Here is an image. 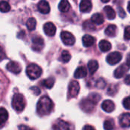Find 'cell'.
Listing matches in <instances>:
<instances>
[{"label":"cell","instance_id":"cell-37","mask_svg":"<svg viewBox=\"0 0 130 130\" xmlns=\"http://www.w3.org/2000/svg\"><path fill=\"white\" fill-rule=\"evenodd\" d=\"M118 11H119V14H120V16L121 18H125V16H126V12H125V11L123 10V8H118Z\"/></svg>","mask_w":130,"mask_h":130},{"label":"cell","instance_id":"cell-38","mask_svg":"<svg viewBox=\"0 0 130 130\" xmlns=\"http://www.w3.org/2000/svg\"><path fill=\"white\" fill-rule=\"evenodd\" d=\"M125 83L128 85H130V75H126V77L125 78V80H124Z\"/></svg>","mask_w":130,"mask_h":130},{"label":"cell","instance_id":"cell-6","mask_svg":"<svg viewBox=\"0 0 130 130\" xmlns=\"http://www.w3.org/2000/svg\"><path fill=\"white\" fill-rule=\"evenodd\" d=\"M122 59V55L119 52H113L110 53L107 56V62L110 65H116L120 62Z\"/></svg>","mask_w":130,"mask_h":130},{"label":"cell","instance_id":"cell-23","mask_svg":"<svg viewBox=\"0 0 130 130\" xmlns=\"http://www.w3.org/2000/svg\"><path fill=\"white\" fill-rule=\"evenodd\" d=\"M8 118V111L5 108L1 107L0 108V126L4 124L7 121Z\"/></svg>","mask_w":130,"mask_h":130},{"label":"cell","instance_id":"cell-10","mask_svg":"<svg viewBox=\"0 0 130 130\" xmlns=\"http://www.w3.org/2000/svg\"><path fill=\"white\" fill-rule=\"evenodd\" d=\"M6 68L9 72L14 74H18L21 71V66L17 62H9L7 64Z\"/></svg>","mask_w":130,"mask_h":130},{"label":"cell","instance_id":"cell-12","mask_svg":"<svg viewBox=\"0 0 130 130\" xmlns=\"http://www.w3.org/2000/svg\"><path fill=\"white\" fill-rule=\"evenodd\" d=\"M119 123L120 126L123 128L130 127V113H126L120 115L119 118Z\"/></svg>","mask_w":130,"mask_h":130},{"label":"cell","instance_id":"cell-27","mask_svg":"<svg viewBox=\"0 0 130 130\" xmlns=\"http://www.w3.org/2000/svg\"><path fill=\"white\" fill-rule=\"evenodd\" d=\"M11 9V6L9 5V3L5 0H1L0 1V11L5 13L9 11Z\"/></svg>","mask_w":130,"mask_h":130},{"label":"cell","instance_id":"cell-25","mask_svg":"<svg viewBox=\"0 0 130 130\" xmlns=\"http://www.w3.org/2000/svg\"><path fill=\"white\" fill-rule=\"evenodd\" d=\"M53 128L56 129H70L69 123L64 122V120H60L57 124L54 126Z\"/></svg>","mask_w":130,"mask_h":130},{"label":"cell","instance_id":"cell-40","mask_svg":"<svg viewBox=\"0 0 130 130\" xmlns=\"http://www.w3.org/2000/svg\"><path fill=\"white\" fill-rule=\"evenodd\" d=\"M84 129H94V128L91 126H85L84 127Z\"/></svg>","mask_w":130,"mask_h":130},{"label":"cell","instance_id":"cell-20","mask_svg":"<svg viewBox=\"0 0 130 130\" xmlns=\"http://www.w3.org/2000/svg\"><path fill=\"white\" fill-rule=\"evenodd\" d=\"M91 21L93 24L100 25V24H102L104 22V18H103V16L101 14L96 13V14H93V16L91 17Z\"/></svg>","mask_w":130,"mask_h":130},{"label":"cell","instance_id":"cell-43","mask_svg":"<svg viewBox=\"0 0 130 130\" xmlns=\"http://www.w3.org/2000/svg\"><path fill=\"white\" fill-rule=\"evenodd\" d=\"M1 53H2V50H1V48H0V57H1Z\"/></svg>","mask_w":130,"mask_h":130},{"label":"cell","instance_id":"cell-16","mask_svg":"<svg viewBox=\"0 0 130 130\" xmlns=\"http://www.w3.org/2000/svg\"><path fill=\"white\" fill-rule=\"evenodd\" d=\"M83 44L85 47H90L91 46H93L95 42H96V39L95 37H93L91 35L89 34H86L83 37Z\"/></svg>","mask_w":130,"mask_h":130},{"label":"cell","instance_id":"cell-29","mask_svg":"<svg viewBox=\"0 0 130 130\" xmlns=\"http://www.w3.org/2000/svg\"><path fill=\"white\" fill-rule=\"evenodd\" d=\"M71 59V55L70 53V52L68 50H64L62 51L61 56V59L63 62L67 63Z\"/></svg>","mask_w":130,"mask_h":130},{"label":"cell","instance_id":"cell-35","mask_svg":"<svg viewBox=\"0 0 130 130\" xmlns=\"http://www.w3.org/2000/svg\"><path fill=\"white\" fill-rule=\"evenodd\" d=\"M124 38L126 40H130V26H127L124 30Z\"/></svg>","mask_w":130,"mask_h":130},{"label":"cell","instance_id":"cell-7","mask_svg":"<svg viewBox=\"0 0 130 130\" xmlns=\"http://www.w3.org/2000/svg\"><path fill=\"white\" fill-rule=\"evenodd\" d=\"M44 45V40L40 36H35L32 38V49L35 51H41Z\"/></svg>","mask_w":130,"mask_h":130},{"label":"cell","instance_id":"cell-22","mask_svg":"<svg viewBox=\"0 0 130 130\" xmlns=\"http://www.w3.org/2000/svg\"><path fill=\"white\" fill-rule=\"evenodd\" d=\"M104 11L107 14V17L110 20H113L116 18V11L111 6L104 7Z\"/></svg>","mask_w":130,"mask_h":130},{"label":"cell","instance_id":"cell-36","mask_svg":"<svg viewBox=\"0 0 130 130\" xmlns=\"http://www.w3.org/2000/svg\"><path fill=\"white\" fill-rule=\"evenodd\" d=\"M31 90L34 92V94L35 95H39L40 93H41L40 89H39L38 88H37V87H31Z\"/></svg>","mask_w":130,"mask_h":130},{"label":"cell","instance_id":"cell-21","mask_svg":"<svg viewBox=\"0 0 130 130\" xmlns=\"http://www.w3.org/2000/svg\"><path fill=\"white\" fill-rule=\"evenodd\" d=\"M87 66H88V69H89L90 73L91 75H93V74H94V73L97 72V70L98 69L99 64H98L97 61L93 59V60H90V61L88 62Z\"/></svg>","mask_w":130,"mask_h":130},{"label":"cell","instance_id":"cell-13","mask_svg":"<svg viewBox=\"0 0 130 130\" xmlns=\"http://www.w3.org/2000/svg\"><path fill=\"white\" fill-rule=\"evenodd\" d=\"M38 11L44 14H48L50 12V5L46 0H41L38 4Z\"/></svg>","mask_w":130,"mask_h":130},{"label":"cell","instance_id":"cell-19","mask_svg":"<svg viewBox=\"0 0 130 130\" xmlns=\"http://www.w3.org/2000/svg\"><path fill=\"white\" fill-rule=\"evenodd\" d=\"M99 47H100V50L102 51V52H107L109 50H111L112 48V46H111V43L106 40H102L100 43H99Z\"/></svg>","mask_w":130,"mask_h":130},{"label":"cell","instance_id":"cell-3","mask_svg":"<svg viewBox=\"0 0 130 130\" xmlns=\"http://www.w3.org/2000/svg\"><path fill=\"white\" fill-rule=\"evenodd\" d=\"M26 74L31 80H35L41 75L42 69L39 66L32 63L27 66Z\"/></svg>","mask_w":130,"mask_h":130},{"label":"cell","instance_id":"cell-39","mask_svg":"<svg viewBox=\"0 0 130 130\" xmlns=\"http://www.w3.org/2000/svg\"><path fill=\"white\" fill-rule=\"evenodd\" d=\"M126 64L130 66V53L128 54V56L126 57Z\"/></svg>","mask_w":130,"mask_h":130},{"label":"cell","instance_id":"cell-28","mask_svg":"<svg viewBox=\"0 0 130 130\" xmlns=\"http://www.w3.org/2000/svg\"><path fill=\"white\" fill-rule=\"evenodd\" d=\"M42 85L46 88H48V89H51L53 88L54 85V78H46L44 80L42 81Z\"/></svg>","mask_w":130,"mask_h":130},{"label":"cell","instance_id":"cell-31","mask_svg":"<svg viewBox=\"0 0 130 130\" xmlns=\"http://www.w3.org/2000/svg\"><path fill=\"white\" fill-rule=\"evenodd\" d=\"M84 29L85 30H95V27L93 24L92 21H87L84 23Z\"/></svg>","mask_w":130,"mask_h":130},{"label":"cell","instance_id":"cell-26","mask_svg":"<svg viewBox=\"0 0 130 130\" xmlns=\"http://www.w3.org/2000/svg\"><path fill=\"white\" fill-rule=\"evenodd\" d=\"M36 20L34 18H30L28 19L27 22H26V26H27V28L29 31H32L35 29L36 27Z\"/></svg>","mask_w":130,"mask_h":130},{"label":"cell","instance_id":"cell-18","mask_svg":"<svg viewBox=\"0 0 130 130\" xmlns=\"http://www.w3.org/2000/svg\"><path fill=\"white\" fill-rule=\"evenodd\" d=\"M58 8L61 12H67L70 10V4L68 0H61L59 5H58Z\"/></svg>","mask_w":130,"mask_h":130},{"label":"cell","instance_id":"cell-1","mask_svg":"<svg viewBox=\"0 0 130 130\" xmlns=\"http://www.w3.org/2000/svg\"><path fill=\"white\" fill-rule=\"evenodd\" d=\"M54 108V104L48 97H42L37 104V113L40 116L48 115Z\"/></svg>","mask_w":130,"mask_h":130},{"label":"cell","instance_id":"cell-9","mask_svg":"<svg viewBox=\"0 0 130 130\" xmlns=\"http://www.w3.org/2000/svg\"><path fill=\"white\" fill-rule=\"evenodd\" d=\"M129 66L127 65L126 63V64H123L121 65L120 66H119L115 72H114V75L116 78H123L126 74V72L129 70Z\"/></svg>","mask_w":130,"mask_h":130},{"label":"cell","instance_id":"cell-30","mask_svg":"<svg viewBox=\"0 0 130 130\" xmlns=\"http://www.w3.org/2000/svg\"><path fill=\"white\" fill-rule=\"evenodd\" d=\"M117 91H118V85H111L107 90V93L110 96L115 95L117 93Z\"/></svg>","mask_w":130,"mask_h":130},{"label":"cell","instance_id":"cell-33","mask_svg":"<svg viewBox=\"0 0 130 130\" xmlns=\"http://www.w3.org/2000/svg\"><path fill=\"white\" fill-rule=\"evenodd\" d=\"M103 126H104V129H113V122L110 121V120H106V121L104 122Z\"/></svg>","mask_w":130,"mask_h":130},{"label":"cell","instance_id":"cell-8","mask_svg":"<svg viewBox=\"0 0 130 130\" xmlns=\"http://www.w3.org/2000/svg\"><path fill=\"white\" fill-rule=\"evenodd\" d=\"M80 85L77 81H72L69 85V96L70 98L76 97L80 91Z\"/></svg>","mask_w":130,"mask_h":130},{"label":"cell","instance_id":"cell-15","mask_svg":"<svg viewBox=\"0 0 130 130\" xmlns=\"http://www.w3.org/2000/svg\"><path fill=\"white\" fill-rule=\"evenodd\" d=\"M92 9V3L90 0H82L80 4V10L81 12L88 13Z\"/></svg>","mask_w":130,"mask_h":130},{"label":"cell","instance_id":"cell-42","mask_svg":"<svg viewBox=\"0 0 130 130\" xmlns=\"http://www.w3.org/2000/svg\"><path fill=\"white\" fill-rule=\"evenodd\" d=\"M128 10H129V11L130 12V2L129 3V5H128Z\"/></svg>","mask_w":130,"mask_h":130},{"label":"cell","instance_id":"cell-14","mask_svg":"<svg viewBox=\"0 0 130 130\" xmlns=\"http://www.w3.org/2000/svg\"><path fill=\"white\" fill-rule=\"evenodd\" d=\"M102 109L107 113H112L115 110V104L110 100H106L102 104Z\"/></svg>","mask_w":130,"mask_h":130},{"label":"cell","instance_id":"cell-4","mask_svg":"<svg viewBox=\"0 0 130 130\" xmlns=\"http://www.w3.org/2000/svg\"><path fill=\"white\" fill-rule=\"evenodd\" d=\"M97 104V103H95L91 98H90L89 97L86 99H84L81 103H80V107L81 109L87 112V113H90L94 110L95 105Z\"/></svg>","mask_w":130,"mask_h":130},{"label":"cell","instance_id":"cell-11","mask_svg":"<svg viewBox=\"0 0 130 130\" xmlns=\"http://www.w3.org/2000/svg\"><path fill=\"white\" fill-rule=\"evenodd\" d=\"M44 33L48 36L51 37V36H54L56 34L57 28H56L55 25L52 22H47L44 25Z\"/></svg>","mask_w":130,"mask_h":130},{"label":"cell","instance_id":"cell-17","mask_svg":"<svg viewBox=\"0 0 130 130\" xmlns=\"http://www.w3.org/2000/svg\"><path fill=\"white\" fill-rule=\"evenodd\" d=\"M87 75V69L84 66H80L78 67L75 72H74V78H85Z\"/></svg>","mask_w":130,"mask_h":130},{"label":"cell","instance_id":"cell-24","mask_svg":"<svg viewBox=\"0 0 130 130\" xmlns=\"http://www.w3.org/2000/svg\"><path fill=\"white\" fill-rule=\"evenodd\" d=\"M116 30H117V28H116V26L114 25V24H110L109 25L106 30H105V33L107 36H110V37H114L116 34Z\"/></svg>","mask_w":130,"mask_h":130},{"label":"cell","instance_id":"cell-34","mask_svg":"<svg viewBox=\"0 0 130 130\" xmlns=\"http://www.w3.org/2000/svg\"><path fill=\"white\" fill-rule=\"evenodd\" d=\"M123 104L126 110H130V97H127L123 100Z\"/></svg>","mask_w":130,"mask_h":130},{"label":"cell","instance_id":"cell-5","mask_svg":"<svg viewBox=\"0 0 130 130\" xmlns=\"http://www.w3.org/2000/svg\"><path fill=\"white\" fill-rule=\"evenodd\" d=\"M61 38L64 44L66 46H72L75 43L74 36L68 31H62L61 33Z\"/></svg>","mask_w":130,"mask_h":130},{"label":"cell","instance_id":"cell-41","mask_svg":"<svg viewBox=\"0 0 130 130\" xmlns=\"http://www.w3.org/2000/svg\"><path fill=\"white\" fill-rule=\"evenodd\" d=\"M103 2H104V3H106V2H110V0H101Z\"/></svg>","mask_w":130,"mask_h":130},{"label":"cell","instance_id":"cell-2","mask_svg":"<svg viewBox=\"0 0 130 130\" xmlns=\"http://www.w3.org/2000/svg\"><path fill=\"white\" fill-rule=\"evenodd\" d=\"M11 105L13 109L16 112L18 113L22 112L25 107V101L24 96L21 94H15L13 96Z\"/></svg>","mask_w":130,"mask_h":130},{"label":"cell","instance_id":"cell-32","mask_svg":"<svg viewBox=\"0 0 130 130\" xmlns=\"http://www.w3.org/2000/svg\"><path fill=\"white\" fill-rule=\"evenodd\" d=\"M106 85H107V83H106L105 80L103 79V78L98 79V80L97 81V82H96V86H97L98 88H100V89H103V88L106 87Z\"/></svg>","mask_w":130,"mask_h":130}]
</instances>
